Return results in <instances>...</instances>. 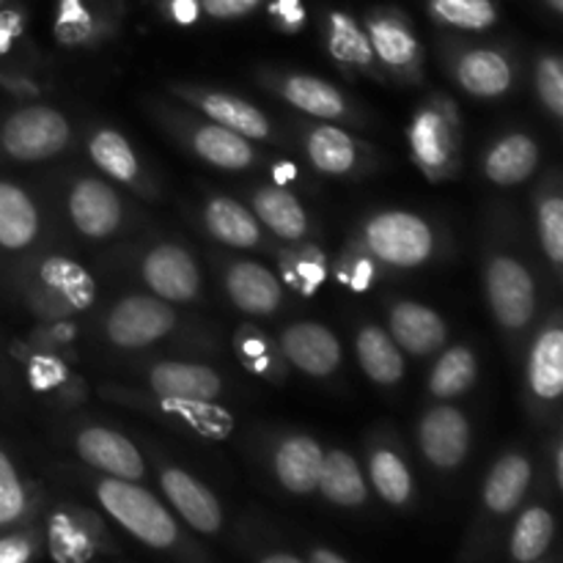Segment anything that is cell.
Wrapping results in <instances>:
<instances>
[{"label": "cell", "mask_w": 563, "mask_h": 563, "mask_svg": "<svg viewBox=\"0 0 563 563\" xmlns=\"http://www.w3.org/2000/svg\"><path fill=\"white\" fill-rule=\"evenodd\" d=\"M42 553L44 528H38L33 520L0 531V563H31L42 559Z\"/></svg>", "instance_id": "cell-47"}, {"label": "cell", "mask_w": 563, "mask_h": 563, "mask_svg": "<svg viewBox=\"0 0 563 563\" xmlns=\"http://www.w3.org/2000/svg\"><path fill=\"white\" fill-rule=\"evenodd\" d=\"M449 75L467 97L504 99L517 86V64L506 49L465 44L449 49Z\"/></svg>", "instance_id": "cell-12"}, {"label": "cell", "mask_w": 563, "mask_h": 563, "mask_svg": "<svg viewBox=\"0 0 563 563\" xmlns=\"http://www.w3.org/2000/svg\"><path fill=\"white\" fill-rule=\"evenodd\" d=\"M478 379V355L467 344L443 346L427 374V394L434 401H454L465 396Z\"/></svg>", "instance_id": "cell-39"}, {"label": "cell", "mask_w": 563, "mask_h": 563, "mask_svg": "<svg viewBox=\"0 0 563 563\" xmlns=\"http://www.w3.org/2000/svg\"><path fill=\"white\" fill-rule=\"evenodd\" d=\"M262 563H302V553H286V550H269L258 555Z\"/></svg>", "instance_id": "cell-56"}, {"label": "cell", "mask_w": 563, "mask_h": 563, "mask_svg": "<svg viewBox=\"0 0 563 563\" xmlns=\"http://www.w3.org/2000/svg\"><path fill=\"white\" fill-rule=\"evenodd\" d=\"M533 220H537V236L542 253L548 256L555 275L563 269V198L559 176H550L533 198Z\"/></svg>", "instance_id": "cell-41"}, {"label": "cell", "mask_w": 563, "mask_h": 563, "mask_svg": "<svg viewBox=\"0 0 563 563\" xmlns=\"http://www.w3.org/2000/svg\"><path fill=\"white\" fill-rule=\"evenodd\" d=\"M66 214L80 236L93 242L119 234L126 220V203L113 181L97 176H80L66 192Z\"/></svg>", "instance_id": "cell-14"}, {"label": "cell", "mask_w": 563, "mask_h": 563, "mask_svg": "<svg viewBox=\"0 0 563 563\" xmlns=\"http://www.w3.org/2000/svg\"><path fill=\"white\" fill-rule=\"evenodd\" d=\"M427 14L449 31L484 33L500 22V5L498 0H427Z\"/></svg>", "instance_id": "cell-43"}, {"label": "cell", "mask_w": 563, "mask_h": 563, "mask_svg": "<svg viewBox=\"0 0 563 563\" xmlns=\"http://www.w3.org/2000/svg\"><path fill=\"white\" fill-rule=\"evenodd\" d=\"M317 489L328 504L339 506V509H361L368 500V484L361 465L350 451L341 449L324 451Z\"/></svg>", "instance_id": "cell-38"}, {"label": "cell", "mask_w": 563, "mask_h": 563, "mask_svg": "<svg viewBox=\"0 0 563 563\" xmlns=\"http://www.w3.org/2000/svg\"><path fill=\"white\" fill-rule=\"evenodd\" d=\"M539 170V143L528 132H506L484 152V176L495 187H517Z\"/></svg>", "instance_id": "cell-34"}, {"label": "cell", "mask_w": 563, "mask_h": 563, "mask_svg": "<svg viewBox=\"0 0 563 563\" xmlns=\"http://www.w3.org/2000/svg\"><path fill=\"white\" fill-rule=\"evenodd\" d=\"M484 291L495 324L506 335L528 333L537 319V278L520 256L509 251H493L484 264Z\"/></svg>", "instance_id": "cell-6"}, {"label": "cell", "mask_w": 563, "mask_h": 563, "mask_svg": "<svg viewBox=\"0 0 563 563\" xmlns=\"http://www.w3.org/2000/svg\"><path fill=\"white\" fill-rule=\"evenodd\" d=\"M223 388V377L207 363L163 361L146 372V390L168 399L218 401Z\"/></svg>", "instance_id": "cell-27"}, {"label": "cell", "mask_w": 563, "mask_h": 563, "mask_svg": "<svg viewBox=\"0 0 563 563\" xmlns=\"http://www.w3.org/2000/svg\"><path fill=\"white\" fill-rule=\"evenodd\" d=\"M234 350L242 366H245L251 374H256V377L269 379V383L286 377L289 363H286L278 341L269 339L264 330L253 328V324L240 328L234 335Z\"/></svg>", "instance_id": "cell-44"}, {"label": "cell", "mask_w": 563, "mask_h": 563, "mask_svg": "<svg viewBox=\"0 0 563 563\" xmlns=\"http://www.w3.org/2000/svg\"><path fill=\"white\" fill-rule=\"evenodd\" d=\"M179 328L174 302L157 295H124L104 317V339L115 350H146Z\"/></svg>", "instance_id": "cell-8"}, {"label": "cell", "mask_w": 563, "mask_h": 563, "mask_svg": "<svg viewBox=\"0 0 563 563\" xmlns=\"http://www.w3.org/2000/svg\"><path fill=\"white\" fill-rule=\"evenodd\" d=\"M27 42V9L14 0L0 9V64H14Z\"/></svg>", "instance_id": "cell-48"}, {"label": "cell", "mask_w": 563, "mask_h": 563, "mask_svg": "<svg viewBox=\"0 0 563 563\" xmlns=\"http://www.w3.org/2000/svg\"><path fill=\"white\" fill-rule=\"evenodd\" d=\"M22 300L38 319L75 317L97 300V280L69 256H44L31 264L20 284Z\"/></svg>", "instance_id": "cell-4"}, {"label": "cell", "mask_w": 563, "mask_h": 563, "mask_svg": "<svg viewBox=\"0 0 563 563\" xmlns=\"http://www.w3.org/2000/svg\"><path fill=\"white\" fill-rule=\"evenodd\" d=\"M302 152L311 168L322 176L344 179L372 168V143L361 141L335 121H317L302 126Z\"/></svg>", "instance_id": "cell-13"}, {"label": "cell", "mask_w": 563, "mask_h": 563, "mask_svg": "<svg viewBox=\"0 0 563 563\" xmlns=\"http://www.w3.org/2000/svg\"><path fill=\"white\" fill-rule=\"evenodd\" d=\"M157 478L170 509H174V515H179V520L187 528H192L196 533H203V537L220 533L225 520L223 506H220L218 495L201 478H196L185 467L170 465V462H159Z\"/></svg>", "instance_id": "cell-20"}, {"label": "cell", "mask_w": 563, "mask_h": 563, "mask_svg": "<svg viewBox=\"0 0 563 563\" xmlns=\"http://www.w3.org/2000/svg\"><path fill=\"white\" fill-rule=\"evenodd\" d=\"M0 91L14 102H38L47 93V88L22 64H0Z\"/></svg>", "instance_id": "cell-49"}, {"label": "cell", "mask_w": 563, "mask_h": 563, "mask_svg": "<svg viewBox=\"0 0 563 563\" xmlns=\"http://www.w3.org/2000/svg\"><path fill=\"white\" fill-rule=\"evenodd\" d=\"M322 44L328 49L330 60L339 66L346 77H372L385 80V71L379 69L374 58L372 42L363 27V20L341 9H330L322 20Z\"/></svg>", "instance_id": "cell-21"}, {"label": "cell", "mask_w": 563, "mask_h": 563, "mask_svg": "<svg viewBox=\"0 0 563 563\" xmlns=\"http://www.w3.org/2000/svg\"><path fill=\"white\" fill-rule=\"evenodd\" d=\"M306 563H350V555L341 553L333 548H311L308 553H302Z\"/></svg>", "instance_id": "cell-55"}, {"label": "cell", "mask_w": 563, "mask_h": 563, "mask_svg": "<svg viewBox=\"0 0 563 563\" xmlns=\"http://www.w3.org/2000/svg\"><path fill=\"white\" fill-rule=\"evenodd\" d=\"M170 91L185 104L196 108L203 119L229 126V130L240 132V135L251 137V141H269L273 137L275 130L269 115L253 102H247L245 97H236L231 91H218V88L181 86V82L170 86Z\"/></svg>", "instance_id": "cell-19"}, {"label": "cell", "mask_w": 563, "mask_h": 563, "mask_svg": "<svg viewBox=\"0 0 563 563\" xmlns=\"http://www.w3.org/2000/svg\"><path fill=\"white\" fill-rule=\"evenodd\" d=\"M42 207L14 179L0 176V253H25L42 236Z\"/></svg>", "instance_id": "cell-29"}, {"label": "cell", "mask_w": 563, "mask_h": 563, "mask_svg": "<svg viewBox=\"0 0 563 563\" xmlns=\"http://www.w3.org/2000/svg\"><path fill=\"white\" fill-rule=\"evenodd\" d=\"M126 0H55L53 38L66 49H91L119 36Z\"/></svg>", "instance_id": "cell-10"}, {"label": "cell", "mask_w": 563, "mask_h": 563, "mask_svg": "<svg viewBox=\"0 0 563 563\" xmlns=\"http://www.w3.org/2000/svg\"><path fill=\"white\" fill-rule=\"evenodd\" d=\"M533 484V462L526 451H506L500 460L493 462L487 478H484V509L493 517L515 515L528 498Z\"/></svg>", "instance_id": "cell-32"}, {"label": "cell", "mask_w": 563, "mask_h": 563, "mask_svg": "<svg viewBox=\"0 0 563 563\" xmlns=\"http://www.w3.org/2000/svg\"><path fill=\"white\" fill-rule=\"evenodd\" d=\"M363 27L385 77L405 86H418L423 80V44L405 11L396 5H374L363 16Z\"/></svg>", "instance_id": "cell-7"}, {"label": "cell", "mask_w": 563, "mask_h": 563, "mask_svg": "<svg viewBox=\"0 0 563 563\" xmlns=\"http://www.w3.org/2000/svg\"><path fill=\"white\" fill-rule=\"evenodd\" d=\"M324 449L311 434H286L273 449V476L286 493L311 495L317 493L319 471H322Z\"/></svg>", "instance_id": "cell-31"}, {"label": "cell", "mask_w": 563, "mask_h": 563, "mask_svg": "<svg viewBox=\"0 0 563 563\" xmlns=\"http://www.w3.org/2000/svg\"><path fill=\"white\" fill-rule=\"evenodd\" d=\"M88 157L97 165L99 174L115 185L132 187L143 196H154L152 176H148L146 165H143L141 154L135 152L130 137L124 132L113 130V126H97L88 135Z\"/></svg>", "instance_id": "cell-24"}, {"label": "cell", "mask_w": 563, "mask_h": 563, "mask_svg": "<svg viewBox=\"0 0 563 563\" xmlns=\"http://www.w3.org/2000/svg\"><path fill=\"white\" fill-rule=\"evenodd\" d=\"M264 9H267L269 25L284 36H295L308 22L306 0H264Z\"/></svg>", "instance_id": "cell-51"}, {"label": "cell", "mask_w": 563, "mask_h": 563, "mask_svg": "<svg viewBox=\"0 0 563 563\" xmlns=\"http://www.w3.org/2000/svg\"><path fill=\"white\" fill-rule=\"evenodd\" d=\"M165 22L176 27H192L201 22V0H148Z\"/></svg>", "instance_id": "cell-52"}, {"label": "cell", "mask_w": 563, "mask_h": 563, "mask_svg": "<svg viewBox=\"0 0 563 563\" xmlns=\"http://www.w3.org/2000/svg\"><path fill=\"white\" fill-rule=\"evenodd\" d=\"M174 132L201 163L218 170H251L258 165L256 141L203 115H174Z\"/></svg>", "instance_id": "cell-11"}, {"label": "cell", "mask_w": 563, "mask_h": 563, "mask_svg": "<svg viewBox=\"0 0 563 563\" xmlns=\"http://www.w3.org/2000/svg\"><path fill=\"white\" fill-rule=\"evenodd\" d=\"M251 212L267 234L280 242H297L311 236V218L300 198L284 185H258L251 190Z\"/></svg>", "instance_id": "cell-30"}, {"label": "cell", "mask_w": 563, "mask_h": 563, "mask_svg": "<svg viewBox=\"0 0 563 563\" xmlns=\"http://www.w3.org/2000/svg\"><path fill=\"white\" fill-rule=\"evenodd\" d=\"M388 333L405 355L427 357L449 344V324L434 308L418 300H396L388 308Z\"/></svg>", "instance_id": "cell-26"}, {"label": "cell", "mask_w": 563, "mask_h": 563, "mask_svg": "<svg viewBox=\"0 0 563 563\" xmlns=\"http://www.w3.org/2000/svg\"><path fill=\"white\" fill-rule=\"evenodd\" d=\"M407 146L429 181L454 179L462 168V115L445 93H429L407 124Z\"/></svg>", "instance_id": "cell-2"}, {"label": "cell", "mask_w": 563, "mask_h": 563, "mask_svg": "<svg viewBox=\"0 0 563 563\" xmlns=\"http://www.w3.org/2000/svg\"><path fill=\"white\" fill-rule=\"evenodd\" d=\"M77 324L71 317H60V319H42L36 330L27 335V344L31 346H42V350H55L64 352L69 346H75L77 341Z\"/></svg>", "instance_id": "cell-50"}, {"label": "cell", "mask_w": 563, "mask_h": 563, "mask_svg": "<svg viewBox=\"0 0 563 563\" xmlns=\"http://www.w3.org/2000/svg\"><path fill=\"white\" fill-rule=\"evenodd\" d=\"M361 242L385 269H418L438 256V229L407 209H379L368 214L357 229Z\"/></svg>", "instance_id": "cell-3"}, {"label": "cell", "mask_w": 563, "mask_h": 563, "mask_svg": "<svg viewBox=\"0 0 563 563\" xmlns=\"http://www.w3.org/2000/svg\"><path fill=\"white\" fill-rule=\"evenodd\" d=\"M223 286L229 300L247 317H273L284 308L286 289L280 278L251 258L231 262L223 273Z\"/></svg>", "instance_id": "cell-25"}, {"label": "cell", "mask_w": 563, "mask_h": 563, "mask_svg": "<svg viewBox=\"0 0 563 563\" xmlns=\"http://www.w3.org/2000/svg\"><path fill=\"white\" fill-rule=\"evenodd\" d=\"M269 176H273V185L289 187L300 179V168H297L291 159H275V163L269 165Z\"/></svg>", "instance_id": "cell-54"}, {"label": "cell", "mask_w": 563, "mask_h": 563, "mask_svg": "<svg viewBox=\"0 0 563 563\" xmlns=\"http://www.w3.org/2000/svg\"><path fill=\"white\" fill-rule=\"evenodd\" d=\"M71 124L58 108L22 102L0 113V159L9 163H44L64 154L71 143Z\"/></svg>", "instance_id": "cell-5"}, {"label": "cell", "mask_w": 563, "mask_h": 563, "mask_svg": "<svg viewBox=\"0 0 563 563\" xmlns=\"http://www.w3.org/2000/svg\"><path fill=\"white\" fill-rule=\"evenodd\" d=\"M44 550L58 563H86L115 553V544L97 511L86 506H58L44 522Z\"/></svg>", "instance_id": "cell-9"}, {"label": "cell", "mask_w": 563, "mask_h": 563, "mask_svg": "<svg viewBox=\"0 0 563 563\" xmlns=\"http://www.w3.org/2000/svg\"><path fill=\"white\" fill-rule=\"evenodd\" d=\"M544 5H548L550 11H553V14H563V0H542Z\"/></svg>", "instance_id": "cell-58"}, {"label": "cell", "mask_w": 563, "mask_h": 563, "mask_svg": "<svg viewBox=\"0 0 563 563\" xmlns=\"http://www.w3.org/2000/svg\"><path fill=\"white\" fill-rule=\"evenodd\" d=\"M555 539V515L548 506H528L511 526L509 555L517 563L542 561Z\"/></svg>", "instance_id": "cell-42"}, {"label": "cell", "mask_w": 563, "mask_h": 563, "mask_svg": "<svg viewBox=\"0 0 563 563\" xmlns=\"http://www.w3.org/2000/svg\"><path fill=\"white\" fill-rule=\"evenodd\" d=\"M526 385L533 407L542 412L555 410L563 396V324L553 311L533 333L526 357Z\"/></svg>", "instance_id": "cell-18"}, {"label": "cell", "mask_w": 563, "mask_h": 563, "mask_svg": "<svg viewBox=\"0 0 563 563\" xmlns=\"http://www.w3.org/2000/svg\"><path fill=\"white\" fill-rule=\"evenodd\" d=\"M275 262H278L280 284H284V289H289L291 295H317L324 286V280L330 278L328 256H324L322 247L313 245V242L308 240L284 242V245L275 251Z\"/></svg>", "instance_id": "cell-36"}, {"label": "cell", "mask_w": 563, "mask_h": 563, "mask_svg": "<svg viewBox=\"0 0 563 563\" xmlns=\"http://www.w3.org/2000/svg\"><path fill=\"white\" fill-rule=\"evenodd\" d=\"M262 82L275 97H280L286 104L306 113L308 119L350 121L357 115L355 102L335 82L322 80L317 75H308V71L273 69L264 71Z\"/></svg>", "instance_id": "cell-15"}, {"label": "cell", "mask_w": 563, "mask_h": 563, "mask_svg": "<svg viewBox=\"0 0 563 563\" xmlns=\"http://www.w3.org/2000/svg\"><path fill=\"white\" fill-rule=\"evenodd\" d=\"M11 355L20 357L27 385L36 394L55 396L60 405H77L86 399V383L71 374L69 363L60 352L42 350V346H31L27 341H22V344L11 346Z\"/></svg>", "instance_id": "cell-28"}, {"label": "cell", "mask_w": 563, "mask_h": 563, "mask_svg": "<svg viewBox=\"0 0 563 563\" xmlns=\"http://www.w3.org/2000/svg\"><path fill=\"white\" fill-rule=\"evenodd\" d=\"M280 352H284L286 363L306 377L324 379L333 377L341 368V341L328 324L311 322H291L289 328L280 330L278 339Z\"/></svg>", "instance_id": "cell-22"}, {"label": "cell", "mask_w": 563, "mask_h": 563, "mask_svg": "<svg viewBox=\"0 0 563 563\" xmlns=\"http://www.w3.org/2000/svg\"><path fill=\"white\" fill-rule=\"evenodd\" d=\"M75 454L102 476L143 482L146 462L126 434L110 427H82L75 434Z\"/></svg>", "instance_id": "cell-23"}, {"label": "cell", "mask_w": 563, "mask_h": 563, "mask_svg": "<svg viewBox=\"0 0 563 563\" xmlns=\"http://www.w3.org/2000/svg\"><path fill=\"white\" fill-rule=\"evenodd\" d=\"M553 482L555 487H563V445L561 440H555L553 443Z\"/></svg>", "instance_id": "cell-57"}, {"label": "cell", "mask_w": 563, "mask_h": 563, "mask_svg": "<svg viewBox=\"0 0 563 563\" xmlns=\"http://www.w3.org/2000/svg\"><path fill=\"white\" fill-rule=\"evenodd\" d=\"M533 88H537V97L542 102V108L548 110L550 119L561 121L563 119V64L559 53H544L537 55V64H533Z\"/></svg>", "instance_id": "cell-46"}, {"label": "cell", "mask_w": 563, "mask_h": 563, "mask_svg": "<svg viewBox=\"0 0 563 563\" xmlns=\"http://www.w3.org/2000/svg\"><path fill=\"white\" fill-rule=\"evenodd\" d=\"M385 267L361 245V242L352 240L350 245L341 251V256L335 258V280L341 286H346L355 295H363V291L374 289L383 278Z\"/></svg>", "instance_id": "cell-45"}, {"label": "cell", "mask_w": 563, "mask_h": 563, "mask_svg": "<svg viewBox=\"0 0 563 563\" xmlns=\"http://www.w3.org/2000/svg\"><path fill=\"white\" fill-rule=\"evenodd\" d=\"M264 0H201L203 16L212 20H245L253 11L262 9Z\"/></svg>", "instance_id": "cell-53"}, {"label": "cell", "mask_w": 563, "mask_h": 563, "mask_svg": "<svg viewBox=\"0 0 563 563\" xmlns=\"http://www.w3.org/2000/svg\"><path fill=\"white\" fill-rule=\"evenodd\" d=\"M368 484L383 504L405 509L416 500V476L396 445H374L368 454Z\"/></svg>", "instance_id": "cell-37"}, {"label": "cell", "mask_w": 563, "mask_h": 563, "mask_svg": "<svg viewBox=\"0 0 563 563\" xmlns=\"http://www.w3.org/2000/svg\"><path fill=\"white\" fill-rule=\"evenodd\" d=\"M38 509V487L22 476L20 465L0 445V531L31 522Z\"/></svg>", "instance_id": "cell-40"}, {"label": "cell", "mask_w": 563, "mask_h": 563, "mask_svg": "<svg viewBox=\"0 0 563 563\" xmlns=\"http://www.w3.org/2000/svg\"><path fill=\"white\" fill-rule=\"evenodd\" d=\"M471 421L451 401H438L418 421V449L434 471H456L471 454Z\"/></svg>", "instance_id": "cell-16"}, {"label": "cell", "mask_w": 563, "mask_h": 563, "mask_svg": "<svg viewBox=\"0 0 563 563\" xmlns=\"http://www.w3.org/2000/svg\"><path fill=\"white\" fill-rule=\"evenodd\" d=\"M93 495L104 515L143 548L157 550V553H174L185 548V537H181L174 511L157 495L141 487V482L104 476L93 484Z\"/></svg>", "instance_id": "cell-1"}, {"label": "cell", "mask_w": 563, "mask_h": 563, "mask_svg": "<svg viewBox=\"0 0 563 563\" xmlns=\"http://www.w3.org/2000/svg\"><path fill=\"white\" fill-rule=\"evenodd\" d=\"M203 229L212 240L223 245L236 247V251H256L267 242V231L251 212V207L240 203L229 196H212L203 203Z\"/></svg>", "instance_id": "cell-33"}, {"label": "cell", "mask_w": 563, "mask_h": 563, "mask_svg": "<svg viewBox=\"0 0 563 563\" xmlns=\"http://www.w3.org/2000/svg\"><path fill=\"white\" fill-rule=\"evenodd\" d=\"M355 355L361 372L379 388H394L405 379V352L396 344L394 335L379 324H361L355 335Z\"/></svg>", "instance_id": "cell-35"}, {"label": "cell", "mask_w": 563, "mask_h": 563, "mask_svg": "<svg viewBox=\"0 0 563 563\" xmlns=\"http://www.w3.org/2000/svg\"><path fill=\"white\" fill-rule=\"evenodd\" d=\"M141 280L152 295L168 302H196L203 289L196 256L176 242H159L143 253Z\"/></svg>", "instance_id": "cell-17"}, {"label": "cell", "mask_w": 563, "mask_h": 563, "mask_svg": "<svg viewBox=\"0 0 563 563\" xmlns=\"http://www.w3.org/2000/svg\"><path fill=\"white\" fill-rule=\"evenodd\" d=\"M5 3H9V0H0V9H3V5H5Z\"/></svg>", "instance_id": "cell-59"}]
</instances>
